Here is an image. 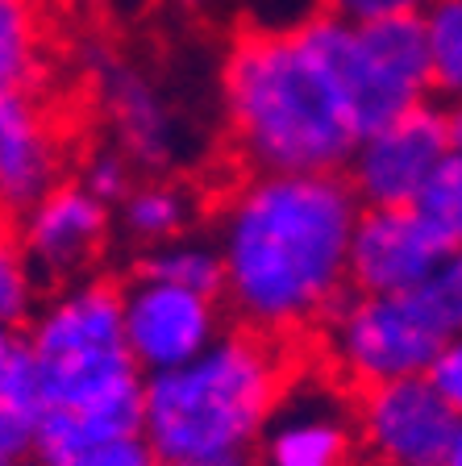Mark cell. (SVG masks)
I'll return each mask as SVG.
<instances>
[{"label":"cell","instance_id":"cell-1","mask_svg":"<svg viewBox=\"0 0 462 466\" xmlns=\"http://www.w3.org/2000/svg\"><path fill=\"white\" fill-rule=\"evenodd\" d=\"M363 213L342 171L246 175L221 204V300L267 338H296L350 291V233Z\"/></svg>","mask_w":462,"mask_h":466},{"label":"cell","instance_id":"cell-2","mask_svg":"<svg viewBox=\"0 0 462 466\" xmlns=\"http://www.w3.org/2000/svg\"><path fill=\"white\" fill-rule=\"evenodd\" d=\"M29 362L38 370L42 420L38 462L142 437V370L129 359L121 288L71 279L38 304L26 325Z\"/></svg>","mask_w":462,"mask_h":466},{"label":"cell","instance_id":"cell-3","mask_svg":"<svg viewBox=\"0 0 462 466\" xmlns=\"http://www.w3.org/2000/svg\"><path fill=\"white\" fill-rule=\"evenodd\" d=\"M221 105L238 158L251 175L342 171L358 129L308 21L251 29L221 63Z\"/></svg>","mask_w":462,"mask_h":466},{"label":"cell","instance_id":"cell-4","mask_svg":"<svg viewBox=\"0 0 462 466\" xmlns=\"http://www.w3.org/2000/svg\"><path fill=\"white\" fill-rule=\"evenodd\" d=\"M292 375L280 338L225 329L192 362L142 379V441L163 466L251 454Z\"/></svg>","mask_w":462,"mask_h":466},{"label":"cell","instance_id":"cell-5","mask_svg":"<svg viewBox=\"0 0 462 466\" xmlns=\"http://www.w3.org/2000/svg\"><path fill=\"white\" fill-rule=\"evenodd\" d=\"M308 25L317 34L329 71L342 87L358 142L395 116L429 105L434 87H429V63H425L416 17L346 25V21L317 13V17H308Z\"/></svg>","mask_w":462,"mask_h":466},{"label":"cell","instance_id":"cell-6","mask_svg":"<svg viewBox=\"0 0 462 466\" xmlns=\"http://www.w3.org/2000/svg\"><path fill=\"white\" fill-rule=\"evenodd\" d=\"M321 338L329 370L363 391L392 379L429 375L450 333L442 329L421 291H400V296L346 291L337 309L321 320Z\"/></svg>","mask_w":462,"mask_h":466},{"label":"cell","instance_id":"cell-7","mask_svg":"<svg viewBox=\"0 0 462 466\" xmlns=\"http://www.w3.org/2000/svg\"><path fill=\"white\" fill-rule=\"evenodd\" d=\"M458 420L429 375L354 391L358 454L371 466H442Z\"/></svg>","mask_w":462,"mask_h":466},{"label":"cell","instance_id":"cell-8","mask_svg":"<svg viewBox=\"0 0 462 466\" xmlns=\"http://www.w3.org/2000/svg\"><path fill=\"white\" fill-rule=\"evenodd\" d=\"M450 158L446 108L421 105L366 134L346 158V184L363 208H408Z\"/></svg>","mask_w":462,"mask_h":466},{"label":"cell","instance_id":"cell-9","mask_svg":"<svg viewBox=\"0 0 462 466\" xmlns=\"http://www.w3.org/2000/svg\"><path fill=\"white\" fill-rule=\"evenodd\" d=\"M251 458L254 466H354V400L325 375H292Z\"/></svg>","mask_w":462,"mask_h":466},{"label":"cell","instance_id":"cell-10","mask_svg":"<svg viewBox=\"0 0 462 466\" xmlns=\"http://www.w3.org/2000/svg\"><path fill=\"white\" fill-rule=\"evenodd\" d=\"M121 320H126L129 359L142 375H159L192 362L200 350L221 338V296L171 288V283L134 279L121 288Z\"/></svg>","mask_w":462,"mask_h":466},{"label":"cell","instance_id":"cell-11","mask_svg":"<svg viewBox=\"0 0 462 466\" xmlns=\"http://www.w3.org/2000/svg\"><path fill=\"white\" fill-rule=\"evenodd\" d=\"M442 258L446 242L416 213V204L363 208L350 233V291H363V296L416 291Z\"/></svg>","mask_w":462,"mask_h":466},{"label":"cell","instance_id":"cell-12","mask_svg":"<svg viewBox=\"0 0 462 466\" xmlns=\"http://www.w3.org/2000/svg\"><path fill=\"white\" fill-rule=\"evenodd\" d=\"M113 229V208L79 179H63L17 217V238L42 279L71 283L100 258Z\"/></svg>","mask_w":462,"mask_h":466},{"label":"cell","instance_id":"cell-13","mask_svg":"<svg viewBox=\"0 0 462 466\" xmlns=\"http://www.w3.org/2000/svg\"><path fill=\"white\" fill-rule=\"evenodd\" d=\"M84 63L97 84L100 108L117 134V150L146 171L171 163L180 155V121H175L167 96L154 87V79L105 46H87Z\"/></svg>","mask_w":462,"mask_h":466},{"label":"cell","instance_id":"cell-14","mask_svg":"<svg viewBox=\"0 0 462 466\" xmlns=\"http://www.w3.org/2000/svg\"><path fill=\"white\" fill-rule=\"evenodd\" d=\"M63 134L46 108L29 92L0 96V213L21 217L34 208L50 187L63 184Z\"/></svg>","mask_w":462,"mask_h":466},{"label":"cell","instance_id":"cell-15","mask_svg":"<svg viewBox=\"0 0 462 466\" xmlns=\"http://www.w3.org/2000/svg\"><path fill=\"white\" fill-rule=\"evenodd\" d=\"M46 0H0V96L34 92L46 76Z\"/></svg>","mask_w":462,"mask_h":466},{"label":"cell","instance_id":"cell-16","mask_svg":"<svg viewBox=\"0 0 462 466\" xmlns=\"http://www.w3.org/2000/svg\"><path fill=\"white\" fill-rule=\"evenodd\" d=\"M196 213V200L192 192L175 179H142V184L129 187V196L117 204V217L126 225V233L134 242L154 246H167L175 238L188 233Z\"/></svg>","mask_w":462,"mask_h":466},{"label":"cell","instance_id":"cell-17","mask_svg":"<svg viewBox=\"0 0 462 466\" xmlns=\"http://www.w3.org/2000/svg\"><path fill=\"white\" fill-rule=\"evenodd\" d=\"M42 388L26 346L0 375V466H26L38 450Z\"/></svg>","mask_w":462,"mask_h":466},{"label":"cell","instance_id":"cell-18","mask_svg":"<svg viewBox=\"0 0 462 466\" xmlns=\"http://www.w3.org/2000/svg\"><path fill=\"white\" fill-rule=\"evenodd\" d=\"M416 21L434 96L462 100V0H429Z\"/></svg>","mask_w":462,"mask_h":466},{"label":"cell","instance_id":"cell-19","mask_svg":"<svg viewBox=\"0 0 462 466\" xmlns=\"http://www.w3.org/2000/svg\"><path fill=\"white\" fill-rule=\"evenodd\" d=\"M138 275L159 283H171V288H188V291H204V296H221V254L212 242H192V238H175L167 246H154L146 250Z\"/></svg>","mask_w":462,"mask_h":466},{"label":"cell","instance_id":"cell-20","mask_svg":"<svg viewBox=\"0 0 462 466\" xmlns=\"http://www.w3.org/2000/svg\"><path fill=\"white\" fill-rule=\"evenodd\" d=\"M38 279L42 275L34 271L17 229L0 225V325L5 329H21L38 312Z\"/></svg>","mask_w":462,"mask_h":466},{"label":"cell","instance_id":"cell-21","mask_svg":"<svg viewBox=\"0 0 462 466\" xmlns=\"http://www.w3.org/2000/svg\"><path fill=\"white\" fill-rule=\"evenodd\" d=\"M416 213L446 242V250H458L462 246V158L458 155H450L437 167V175L429 179L421 200H416Z\"/></svg>","mask_w":462,"mask_h":466},{"label":"cell","instance_id":"cell-22","mask_svg":"<svg viewBox=\"0 0 462 466\" xmlns=\"http://www.w3.org/2000/svg\"><path fill=\"white\" fill-rule=\"evenodd\" d=\"M425 296V304L434 309V317L442 320V329L462 333V246L458 250H446V258L434 267V275L416 288Z\"/></svg>","mask_w":462,"mask_h":466},{"label":"cell","instance_id":"cell-23","mask_svg":"<svg viewBox=\"0 0 462 466\" xmlns=\"http://www.w3.org/2000/svg\"><path fill=\"white\" fill-rule=\"evenodd\" d=\"M79 184L97 196V200H105L108 208H117V204L129 196V187L138 184V179H134V163H129L121 150H97V155L84 163Z\"/></svg>","mask_w":462,"mask_h":466},{"label":"cell","instance_id":"cell-24","mask_svg":"<svg viewBox=\"0 0 462 466\" xmlns=\"http://www.w3.org/2000/svg\"><path fill=\"white\" fill-rule=\"evenodd\" d=\"M425 5L429 0H321V13L346 25H375V21L421 17Z\"/></svg>","mask_w":462,"mask_h":466},{"label":"cell","instance_id":"cell-25","mask_svg":"<svg viewBox=\"0 0 462 466\" xmlns=\"http://www.w3.org/2000/svg\"><path fill=\"white\" fill-rule=\"evenodd\" d=\"M38 466H163L154 458V450L146 446L142 437H126V441H113V446L87 450L76 458H58V462H38Z\"/></svg>","mask_w":462,"mask_h":466},{"label":"cell","instance_id":"cell-26","mask_svg":"<svg viewBox=\"0 0 462 466\" xmlns=\"http://www.w3.org/2000/svg\"><path fill=\"white\" fill-rule=\"evenodd\" d=\"M429 383L442 391L446 404L462 417V333H454L442 346V354H437L434 367H429Z\"/></svg>","mask_w":462,"mask_h":466},{"label":"cell","instance_id":"cell-27","mask_svg":"<svg viewBox=\"0 0 462 466\" xmlns=\"http://www.w3.org/2000/svg\"><path fill=\"white\" fill-rule=\"evenodd\" d=\"M446 134H450V155L462 158V100L446 108Z\"/></svg>","mask_w":462,"mask_h":466},{"label":"cell","instance_id":"cell-28","mask_svg":"<svg viewBox=\"0 0 462 466\" xmlns=\"http://www.w3.org/2000/svg\"><path fill=\"white\" fill-rule=\"evenodd\" d=\"M17 350H21L17 329H5V325H0V375H5V370H9V362L17 359Z\"/></svg>","mask_w":462,"mask_h":466},{"label":"cell","instance_id":"cell-29","mask_svg":"<svg viewBox=\"0 0 462 466\" xmlns=\"http://www.w3.org/2000/svg\"><path fill=\"white\" fill-rule=\"evenodd\" d=\"M188 466H254L251 454H233V458H209V462H188Z\"/></svg>","mask_w":462,"mask_h":466},{"label":"cell","instance_id":"cell-30","mask_svg":"<svg viewBox=\"0 0 462 466\" xmlns=\"http://www.w3.org/2000/svg\"><path fill=\"white\" fill-rule=\"evenodd\" d=\"M442 466H462V420H458V433H454L450 450H446V462Z\"/></svg>","mask_w":462,"mask_h":466},{"label":"cell","instance_id":"cell-31","mask_svg":"<svg viewBox=\"0 0 462 466\" xmlns=\"http://www.w3.org/2000/svg\"><path fill=\"white\" fill-rule=\"evenodd\" d=\"M183 5H192V9H200V5H209V0H183Z\"/></svg>","mask_w":462,"mask_h":466}]
</instances>
